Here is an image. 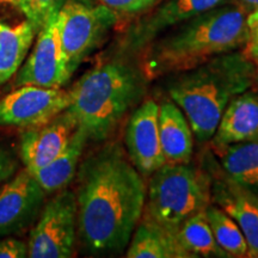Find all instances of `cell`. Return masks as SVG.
Masks as SVG:
<instances>
[{
	"label": "cell",
	"instance_id": "83f0119b",
	"mask_svg": "<svg viewBox=\"0 0 258 258\" xmlns=\"http://www.w3.org/2000/svg\"><path fill=\"white\" fill-rule=\"evenodd\" d=\"M234 3L241 6L247 12V15L258 10V0H234Z\"/></svg>",
	"mask_w": 258,
	"mask_h": 258
},
{
	"label": "cell",
	"instance_id": "ba28073f",
	"mask_svg": "<svg viewBox=\"0 0 258 258\" xmlns=\"http://www.w3.org/2000/svg\"><path fill=\"white\" fill-rule=\"evenodd\" d=\"M231 2L234 0H163L150 11L134 18L125 28L118 42V54L127 57L141 54L164 32L202 12Z\"/></svg>",
	"mask_w": 258,
	"mask_h": 258
},
{
	"label": "cell",
	"instance_id": "ffe728a7",
	"mask_svg": "<svg viewBox=\"0 0 258 258\" xmlns=\"http://www.w3.org/2000/svg\"><path fill=\"white\" fill-rule=\"evenodd\" d=\"M222 172L239 184L258 191V140L215 148Z\"/></svg>",
	"mask_w": 258,
	"mask_h": 258
},
{
	"label": "cell",
	"instance_id": "2e32d148",
	"mask_svg": "<svg viewBox=\"0 0 258 258\" xmlns=\"http://www.w3.org/2000/svg\"><path fill=\"white\" fill-rule=\"evenodd\" d=\"M159 138L166 163L182 164L191 161L194 133L184 112L171 99L159 104Z\"/></svg>",
	"mask_w": 258,
	"mask_h": 258
},
{
	"label": "cell",
	"instance_id": "4316f807",
	"mask_svg": "<svg viewBox=\"0 0 258 258\" xmlns=\"http://www.w3.org/2000/svg\"><path fill=\"white\" fill-rule=\"evenodd\" d=\"M243 51L249 59L252 61L254 66V85L253 88L258 91V43H251L247 42V44L243 48Z\"/></svg>",
	"mask_w": 258,
	"mask_h": 258
},
{
	"label": "cell",
	"instance_id": "30bf717a",
	"mask_svg": "<svg viewBox=\"0 0 258 258\" xmlns=\"http://www.w3.org/2000/svg\"><path fill=\"white\" fill-rule=\"evenodd\" d=\"M71 104L70 90L22 85L0 98V124L34 128L47 123Z\"/></svg>",
	"mask_w": 258,
	"mask_h": 258
},
{
	"label": "cell",
	"instance_id": "f1b7e54d",
	"mask_svg": "<svg viewBox=\"0 0 258 258\" xmlns=\"http://www.w3.org/2000/svg\"><path fill=\"white\" fill-rule=\"evenodd\" d=\"M246 22H247V25H249L250 30H252L253 28L257 27L258 25V10L247 15Z\"/></svg>",
	"mask_w": 258,
	"mask_h": 258
},
{
	"label": "cell",
	"instance_id": "484cf974",
	"mask_svg": "<svg viewBox=\"0 0 258 258\" xmlns=\"http://www.w3.org/2000/svg\"><path fill=\"white\" fill-rule=\"evenodd\" d=\"M16 170V160L8 150L0 145V183L9 179Z\"/></svg>",
	"mask_w": 258,
	"mask_h": 258
},
{
	"label": "cell",
	"instance_id": "4dcf8cb0",
	"mask_svg": "<svg viewBox=\"0 0 258 258\" xmlns=\"http://www.w3.org/2000/svg\"><path fill=\"white\" fill-rule=\"evenodd\" d=\"M0 3H17L18 4V0H0Z\"/></svg>",
	"mask_w": 258,
	"mask_h": 258
},
{
	"label": "cell",
	"instance_id": "9a60e30c",
	"mask_svg": "<svg viewBox=\"0 0 258 258\" xmlns=\"http://www.w3.org/2000/svg\"><path fill=\"white\" fill-rule=\"evenodd\" d=\"M258 140V93L247 90L226 106L212 138L213 148Z\"/></svg>",
	"mask_w": 258,
	"mask_h": 258
},
{
	"label": "cell",
	"instance_id": "f546056e",
	"mask_svg": "<svg viewBox=\"0 0 258 258\" xmlns=\"http://www.w3.org/2000/svg\"><path fill=\"white\" fill-rule=\"evenodd\" d=\"M251 43H258V25L256 28H253L252 30H250V40Z\"/></svg>",
	"mask_w": 258,
	"mask_h": 258
},
{
	"label": "cell",
	"instance_id": "3957f363",
	"mask_svg": "<svg viewBox=\"0 0 258 258\" xmlns=\"http://www.w3.org/2000/svg\"><path fill=\"white\" fill-rule=\"evenodd\" d=\"M254 85V66L243 50L212 57L191 70L171 74L169 98L184 112L199 143L211 141L226 106Z\"/></svg>",
	"mask_w": 258,
	"mask_h": 258
},
{
	"label": "cell",
	"instance_id": "4fadbf2b",
	"mask_svg": "<svg viewBox=\"0 0 258 258\" xmlns=\"http://www.w3.org/2000/svg\"><path fill=\"white\" fill-rule=\"evenodd\" d=\"M211 175L212 203L239 226L249 247V257L258 258V194L224 172Z\"/></svg>",
	"mask_w": 258,
	"mask_h": 258
},
{
	"label": "cell",
	"instance_id": "e0dca14e",
	"mask_svg": "<svg viewBox=\"0 0 258 258\" xmlns=\"http://www.w3.org/2000/svg\"><path fill=\"white\" fill-rule=\"evenodd\" d=\"M128 258H190L175 233L167 230L146 212L135 228L125 249Z\"/></svg>",
	"mask_w": 258,
	"mask_h": 258
},
{
	"label": "cell",
	"instance_id": "8fae6325",
	"mask_svg": "<svg viewBox=\"0 0 258 258\" xmlns=\"http://www.w3.org/2000/svg\"><path fill=\"white\" fill-rule=\"evenodd\" d=\"M159 103L145 99L129 116L124 131L125 152L144 177L166 163L159 138Z\"/></svg>",
	"mask_w": 258,
	"mask_h": 258
},
{
	"label": "cell",
	"instance_id": "6da1fadb",
	"mask_svg": "<svg viewBox=\"0 0 258 258\" xmlns=\"http://www.w3.org/2000/svg\"><path fill=\"white\" fill-rule=\"evenodd\" d=\"M77 231L95 256L125 252L146 205L144 176L120 143L85 158L77 171Z\"/></svg>",
	"mask_w": 258,
	"mask_h": 258
},
{
	"label": "cell",
	"instance_id": "7a4b0ae2",
	"mask_svg": "<svg viewBox=\"0 0 258 258\" xmlns=\"http://www.w3.org/2000/svg\"><path fill=\"white\" fill-rule=\"evenodd\" d=\"M246 18L234 2L202 12L156 38L141 53V70L151 82L239 50L250 40Z\"/></svg>",
	"mask_w": 258,
	"mask_h": 258
},
{
	"label": "cell",
	"instance_id": "cb8c5ba5",
	"mask_svg": "<svg viewBox=\"0 0 258 258\" xmlns=\"http://www.w3.org/2000/svg\"><path fill=\"white\" fill-rule=\"evenodd\" d=\"M80 2L104 5L116 12L121 21H124L144 15L163 0H80Z\"/></svg>",
	"mask_w": 258,
	"mask_h": 258
},
{
	"label": "cell",
	"instance_id": "d6986e66",
	"mask_svg": "<svg viewBox=\"0 0 258 258\" xmlns=\"http://www.w3.org/2000/svg\"><path fill=\"white\" fill-rule=\"evenodd\" d=\"M37 32L25 17L15 24L0 18V85L17 73Z\"/></svg>",
	"mask_w": 258,
	"mask_h": 258
},
{
	"label": "cell",
	"instance_id": "d4e9b609",
	"mask_svg": "<svg viewBox=\"0 0 258 258\" xmlns=\"http://www.w3.org/2000/svg\"><path fill=\"white\" fill-rule=\"evenodd\" d=\"M24 257H28V244L10 235L0 238V258Z\"/></svg>",
	"mask_w": 258,
	"mask_h": 258
},
{
	"label": "cell",
	"instance_id": "277c9868",
	"mask_svg": "<svg viewBox=\"0 0 258 258\" xmlns=\"http://www.w3.org/2000/svg\"><path fill=\"white\" fill-rule=\"evenodd\" d=\"M147 82L140 64L118 54L83 74L70 90L67 109L89 141H105L143 101Z\"/></svg>",
	"mask_w": 258,
	"mask_h": 258
},
{
	"label": "cell",
	"instance_id": "603a6c76",
	"mask_svg": "<svg viewBox=\"0 0 258 258\" xmlns=\"http://www.w3.org/2000/svg\"><path fill=\"white\" fill-rule=\"evenodd\" d=\"M64 2L66 0H18V6L24 17L40 31L50 16L59 11Z\"/></svg>",
	"mask_w": 258,
	"mask_h": 258
},
{
	"label": "cell",
	"instance_id": "44dd1931",
	"mask_svg": "<svg viewBox=\"0 0 258 258\" xmlns=\"http://www.w3.org/2000/svg\"><path fill=\"white\" fill-rule=\"evenodd\" d=\"M175 235L183 250L194 257L228 258L219 246L206 217V209L186 219L175 231Z\"/></svg>",
	"mask_w": 258,
	"mask_h": 258
},
{
	"label": "cell",
	"instance_id": "9c48e42d",
	"mask_svg": "<svg viewBox=\"0 0 258 258\" xmlns=\"http://www.w3.org/2000/svg\"><path fill=\"white\" fill-rule=\"evenodd\" d=\"M59 11L53 14L37 32L34 49L16 73L15 85H35L61 89L70 82L62 46L60 40Z\"/></svg>",
	"mask_w": 258,
	"mask_h": 258
},
{
	"label": "cell",
	"instance_id": "7c38bea8",
	"mask_svg": "<svg viewBox=\"0 0 258 258\" xmlns=\"http://www.w3.org/2000/svg\"><path fill=\"white\" fill-rule=\"evenodd\" d=\"M46 195L27 169L6 183L0 190V238L28 228L43 208Z\"/></svg>",
	"mask_w": 258,
	"mask_h": 258
},
{
	"label": "cell",
	"instance_id": "5b68a950",
	"mask_svg": "<svg viewBox=\"0 0 258 258\" xmlns=\"http://www.w3.org/2000/svg\"><path fill=\"white\" fill-rule=\"evenodd\" d=\"M211 203V172L190 161L165 163L150 176L145 212L173 233L183 221Z\"/></svg>",
	"mask_w": 258,
	"mask_h": 258
},
{
	"label": "cell",
	"instance_id": "8992f818",
	"mask_svg": "<svg viewBox=\"0 0 258 258\" xmlns=\"http://www.w3.org/2000/svg\"><path fill=\"white\" fill-rule=\"evenodd\" d=\"M60 40L71 76L106 40L121 19L104 5L66 0L57 14Z\"/></svg>",
	"mask_w": 258,
	"mask_h": 258
},
{
	"label": "cell",
	"instance_id": "5bb4252c",
	"mask_svg": "<svg viewBox=\"0 0 258 258\" xmlns=\"http://www.w3.org/2000/svg\"><path fill=\"white\" fill-rule=\"evenodd\" d=\"M77 128L78 123L69 109L47 123L28 128L22 134L19 145L25 169L35 172L48 165L67 147Z\"/></svg>",
	"mask_w": 258,
	"mask_h": 258
},
{
	"label": "cell",
	"instance_id": "52a82bcc",
	"mask_svg": "<svg viewBox=\"0 0 258 258\" xmlns=\"http://www.w3.org/2000/svg\"><path fill=\"white\" fill-rule=\"evenodd\" d=\"M77 237L76 194L64 188L55 192L42 208L29 237L28 257H72Z\"/></svg>",
	"mask_w": 258,
	"mask_h": 258
},
{
	"label": "cell",
	"instance_id": "7402d4cb",
	"mask_svg": "<svg viewBox=\"0 0 258 258\" xmlns=\"http://www.w3.org/2000/svg\"><path fill=\"white\" fill-rule=\"evenodd\" d=\"M206 217L219 246L228 254V257H249V247L239 226L230 215L220 207L211 203L206 208Z\"/></svg>",
	"mask_w": 258,
	"mask_h": 258
},
{
	"label": "cell",
	"instance_id": "ac0fdd59",
	"mask_svg": "<svg viewBox=\"0 0 258 258\" xmlns=\"http://www.w3.org/2000/svg\"><path fill=\"white\" fill-rule=\"evenodd\" d=\"M88 141L85 133L78 127L67 147L55 159L42 169L31 172L47 195L60 191L72 182Z\"/></svg>",
	"mask_w": 258,
	"mask_h": 258
}]
</instances>
